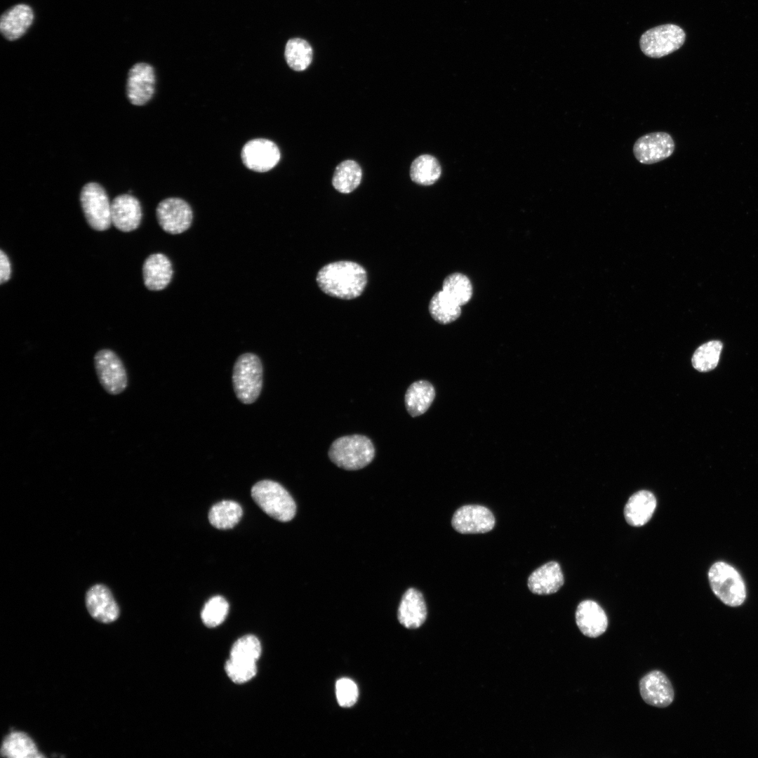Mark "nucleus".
Returning <instances> with one entry per match:
<instances>
[{
  "mask_svg": "<svg viewBox=\"0 0 758 758\" xmlns=\"http://www.w3.org/2000/svg\"><path fill=\"white\" fill-rule=\"evenodd\" d=\"M317 283L326 294L340 299L351 300L361 295L367 273L359 264L348 260L337 261L324 266L317 274Z\"/></svg>",
  "mask_w": 758,
  "mask_h": 758,
  "instance_id": "nucleus-1",
  "label": "nucleus"
},
{
  "mask_svg": "<svg viewBox=\"0 0 758 758\" xmlns=\"http://www.w3.org/2000/svg\"><path fill=\"white\" fill-rule=\"evenodd\" d=\"M328 456L338 467L346 470H357L371 463L375 456V448L371 439L364 435H347L339 437L332 443Z\"/></svg>",
  "mask_w": 758,
  "mask_h": 758,
  "instance_id": "nucleus-2",
  "label": "nucleus"
},
{
  "mask_svg": "<svg viewBox=\"0 0 758 758\" xmlns=\"http://www.w3.org/2000/svg\"><path fill=\"white\" fill-rule=\"evenodd\" d=\"M707 577L712 592L724 604L736 607L744 603L747 597L745 583L733 566L723 561H716L709 568Z\"/></svg>",
  "mask_w": 758,
  "mask_h": 758,
  "instance_id": "nucleus-3",
  "label": "nucleus"
},
{
  "mask_svg": "<svg viewBox=\"0 0 758 758\" xmlns=\"http://www.w3.org/2000/svg\"><path fill=\"white\" fill-rule=\"evenodd\" d=\"M251 496L262 511L277 521H291L295 514V501L277 482L271 480L257 482L251 488Z\"/></svg>",
  "mask_w": 758,
  "mask_h": 758,
  "instance_id": "nucleus-4",
  "label": "nucleus"
},
{
  "mask_svg": "<svg viewBox=\"0 0 758 758\" xmlns=\"http://www.w3.org/2000/svg\"><path fill=\"white\" fill-rule=\"evenodd\" d=\"M232 383L235 394L242 403L252 404L258 399L262 386V366L257 355L244 353L237 358Z\"/></svg>",
  "mask_w": 758,
  "mask_h": 758,
  "instance_id": "nucleus-5",
  "label": "nucleus"
},
{
  "mask_svg": "<svg viewBox=\"0 0 758 758\" xmlns=\"http://www.w3.org/2000/svg\"><path fill=\"white\" fill-rule=\"evenodd\" d=\"M80 202L89 226L105 231L112 225L111 202L105 190L97 182H88L81 189Z\"/></svg>",
  "mask_w": 758,
  "mask_h": 758,
  "instance_id": "nucleus-6",
  "label": "nucleus"
},
{
  "mask_svg": "<svg viewBox=\"0 0 758 758\" xmlns=\"http://www.w3.org/2000/svg\"><path fill=\"white\" fill-rule=\"evenodd\" d=\"M684 31L674 24L653 27L641 36L639 44L642 52L648 57L659 58L679 49L684 43Z\"/></svg>",
  "mask_w": 758,
  "mask_h": 758,
  "instance_id": "nucleus-7",
  "label": "nucleus"
},
{
  "mask_svg": "<svg viewBox=\"0 0 758 758\" xmlns=\"http://www.w3.org/2000/svg\"><path fill=\"white\" fill-rule=\"evenodd\" d=\"M94 366L98 380L109 394L117 395L128 386L126 367L117 354L110 349H102L94 356Z\"/></svg>",
  "mask_w": 758,
  "mask_h": 758,
  "instance_id": "nucleus-8",
  "label": "nucleus"
},
{
  "mask_svg": "<svg viewBox=\"0 0 758 758\" xmlns=\"http://www.w3.org/2000/svg\"><path fill=\"white\" fill-rule=\"evenodd\" d=\"M156 218L166 233L178 235L187 232L194 220V211L185 199L172 197L161 200L156 208Z\"/></svg>",
  "mask_w": 758,
  "mask_h": 758,
  "instance_id": "nucleus-9",
  "label": "nucleus"
},
{
  "mask_svg": "<svg viewBox=\"0 0 758 758\" xmlns=\"http://www.w3.org/2000/svg\"><path fill=\"white\" fill-rule=\"evenodd\" d=\"M495 524L496 519L492 512L480 505H466L459 507L451 519L454 530L463 534L487 533L494 528Z\"/></svg>",
  "mask_w": 758,
  "mask_h": 758,
  "instance_id": "nucleus-10",
  "label": "nucleus"
},
{
  "mask_svg": "<svg viewBox=\"0 0 758 758\" xmlns=\"http://www.w3.org/2000/svg\"><path fill=\"white\" fill-rule=\"evenodd\" d=\"M243 164L248 169L264 173L273 168L279 161L281 153L272 140L255 138L248 141L241 149Z\"/></svg>",
  "mask_w": 758,
  "mask_h": 758,
  "instance_id": "nucleus-11",
  "label": "nucleus"
},
{
  "mask_svg": "<svg viewBox=\"0 0 758 758\" xmlns=\"http://www.w3.org/2000/svg\"><path fill=\"white\" fill-rule=\"evenodd\" d=\"M674 150L672 136L665 132H654L642 135L634 142L633 154L643 164H652L670 157Z\"/></svg>",
  "mask_w": 758,
  "mask_h": 758,
  "instance_id": "nucleus-12",
  "label": "nucleus"
},
{
  "mask_svg": "<svg viewBox=\"0 0 758 758\" xmlns=\"http://www.w3.org/2000/svg\"><path fill=\"white\" fill-rule=\"evenodd\" d=\"M155 72L152 65L138 62L128 71L126 94L134 105H143L152 97L155 89Z\"/></svg>",
  "mask_w": 758,
  "mask_h": 758,
  "instance_id": "nucleus-13",
  "label": "nucleus"
},
{
  "mask_svg": "<svg viewBox=\"0 0 758 758\" xmlns=\"http://www.w3.org/2000/svg\"><path fill=\"white\" fill-rule=\"evenodd\" d=\"M142 273L143 283L147 290L161 291L170 285L173 279V265L166 254L154 253L145 258Z\"/></svg>",
  "mask_w": 758,
  "mask_h": 758,
  "instance_id": "nucleus-14",
  "label": "nucleus"
},
{
  "mask_svg": "<svg viewBox=\"0 0 758 758\" xmlns=\"http://www.w3.org/2000/svg\"><path fill=\"white\" fill-rule=\"evenodd\" d=\"M85 602L91 616L100 623H111L119 617V607L110 590L104 585L96 584L90 587Z\"/></svg>",
  "mask_w": 758,
  "mask_h": 758,
  "instance_id": "nucleus-15",
  "label": "nucleus"
},
{
  "mask_svg": "<svg viewBox=\"0 0 758 758\" xmlns=\"http://www.w3.org/2000/svg\"><path fill=\"white\" fill-rule=\"evenodd\" d=\"M639 692L646 703L657 707H667L674 697L670 681L659 670H653L640 679Z\"/></svg>",
  "mask_w": 758,
  "mask_h": 758,
  "instance_id": "nucleus-16",
  "label": "nucleus"
},
{
  "mask_svg": "<svg viewBox=\"0 0 758 758\" xmlns=\"http://www.w3.org/2000/svg\"><path fill=\"white\" fill-rule=\"evenodd\" d=\"M142 216L140 203L131 194L117 196L111 202L112 223L121 232H128L138 228Z\"/></svg>",
  "mask_w": 758,
  "mask_h": 758,
  "instance_id": "nucleus-17",
  "label": "nucleus"
},
{
  "mask_svg": "<svg viewBox=\"0 0 758 758\" xmlns=\"http://www.w3.org/2000/svg\"><path fill=\"white\" fill-rule=\"evenodd\" d=\"M576 622L580 632L591 638L601 635L608 627L605 611L599 604L590 599L582 601L578 605Z\"/></svg>",
  "mask_w": 758,
  "mask_h": 758,
  "instance_id": "nucleus-18",
  "label": "nucleus"
},
{
  "mask_svg": "<svg viewBox=\"0 0 758 758\" xmlns=\"http://www.w3.org/2000/svg\"><path fill=\"white\" fill-rule=\"evenodd\" d=\"M34 18V11L29 5H14L5 11L1 16V33L8 41L17 40L26 33Z\"/></svg>",
  "mask_w": 758,
  "mask_h": 758,
  "instance_id": "nucleus-19",
  "label": "nucleus"
},
{
  "mask_svg": "<svg viewBox=\"0 0 758 758\" xmlns=\"http://www.w3.org/2000/svg\"><path fill=\"white\" fill-rule=\"evenodd\" d=\"M564 583L559 564L549 561L533 571L528 578V587L536 594L547 595L557 592Z\"/></svg>",
  "mask_w": 758,
  "mask_h": 758,
  "instance_id": "nucleus-20",
  "label": "nucleus"
},
{
  "mask_svg": "<svg viewBox=\"0 0 758 758\" xmlns=\"http://www.w3.org/2000/svg\"><path fill=\"white\" fill-rule=\"evenodd\" d=\"M427 614V606L423 594L415 588L408 589L398 609L399 623L406 628H418L425 621Z\"/></svg>",
  "mask_w": 758,
  "mask_h": 758,
  "instance_id": "nucleus-21",
  "label": "nucleus"
},
{
  "mask_svg": "<svg viewBox=\"0 0 758 758\" xmlns=\"http://www.w3.org/2000/svg\"><path fill=\"white\" fill-rule=\"evenodd\" d=\"M656 504V498L651 491L641 490L634 493L624 507L627 523L633 526H644L651 519Z\"/></svg>",
  "mask_w": 758,
  "mask_h": 758,
  "instance_id": "nucleus-22",
  "label": "nucleus"
},
{
  "mask_svg": "<svg viewBox=\"0 0 758 758\" xmlns=\"http://www.w3.org/2000/svg\"><path fill=\"white\" fill-rule=\"evenodd\" d=\"M1 757L10 758H41L45 756L38 750L31 737L22 731H11L1 744Z\"/></svg>",
  "mask_w": 758,
  "mask_h": 758,
  "instance_id": "nucleus-23",
  "label": "nucleus"
},
{
  "mask_svg": "<svg viewBox=\"0 0 758 758\" xmlns=\"http://www.w3.org/2000/svg\"><path fill=\"white\" fill-rule=\"evenodd\" d=\"M435 397L433 385L426 380H418L412 383L405 394V406L408 413L412 417L425 413L431 406Z\"/></svg>",
  "mask_w": 758,
  "mask_h": 758,
  "instance_id": "nucleus-24",
  "label": "nucleus"
},
{
  "mask_svg": "<svg viewBox=\"0 0 758 758\" xmlns=\"http://www.w3.org/2000/svg\"><path fill=\"white\" fill-rule=\"evenodd\" d=\"M242 508L232 500H222L210 509L208 520L216 528L225 530L233 528L241 519Z\"/></svg>",
  "mask_w": 758,
  "mask_h": 758,
  "instance_id": "nucleus-25",
  "label": "nucleus"
},
{
  "mask_svg": "<svg viewBox=\"0 0 758 758\" xmlns=\"http://www.w3.org/2000/svg\"><path fill=\"white\" fill-rule=\"evenodd\" d=\"M361 177L362 171L359 165L353 160H345L336 166L332 184L339 192L347 194L359 185Z\"/></svg>",
  "mask_w": 758,
  "mask_h": 758,
  "instance_id": "nucleus-26",
  "label": "nucleus"
},
{
  "mask_svg": "<svg viewBox=\"0 0 758 758\" xmlns=\"http://www.w3.org/2000/svg\"><path fill=\"white\" fill-rule=\"evenodd\" d=\"M441 173L438 160L430 154H423L415 159L410 168L411 180L421 185H431L436 182Z\"/></svg>",
  "mask_w": 758,
  "mask_h": 758,
  "instance_id": "nucleus-27",
  "label": "nucleus"
},
{
  "mask_svg": "<svg viewBox=\"0 0 758 758\" xmlns=\"http://www.w3.org/2000/svg\"><path fill=\"white\" fill-rule=\"evenodd\" d=\"M429 312L436 321L441 324H447L460 317L461 306L441 290L437 292L431 298Z\"/></svg>",
  "mask_w": 758,
  "mask_h": 758,
  "instance_id": "nucleus-28",
  "label": "nucleus"
},
{
  "mask_svg": "<svg viewBox=\"0 0 758 758\" xmlns=\"http://www.w3.org/2000/svg\"><path fill=\"white\" fill-rule=\"evenodd\" d=\"M284 55L292 69L301 72L306 69L312 60V48L304 39H291L286 43Z\"/></svg>",
  "mask_w": 758,
  "mask_h": 758,
  "instance_id": "nucleus-29",
  "label": "nucleus"
},
{
  "mask_svg": "<svg viewBox=\"0 0 758 758\" xmlns=\"http://www.w3.org/2000/svg\"><path fill=\"white\" fill-rule=\"evenodd\" d=\"M442 291L462 306L470 300L472 295V285L466 275L454 272L444 279Z\"/></svg>",
  "mask_w": 758,
  "mask_h": 758,
  "instance_id": "nucleus-30",
  "label": "nucleus"
},
{
  "mask_svg": "<svg viewBox=\"0 0 758 758\" xmlns=\"http://www.w3.org/2000/svg\"><path fill=\"white\" fill-rule=\"evenodd\" d=\"M722 347L719 340H711L698 347L691 359L693 368L700 372L714 369L718 364Z\"/></svg>",
  "mask_w": 758,
  "mask_h": 758,
  "instance_id": "nucleus-31",
  "label": "nucleus"
},
{
  "mask_svg": "<svg viewBox=\"0 0 758 758\" xmlns=\"http://www.w3.org/2000/svg\"><path fill=\"white\" fill-rule=\"evenodd\" d=\"M261 654V644L258 639L251 634L239 638L233 644L230 658L256 662Z\"/></svg>",
  "mask_w": 758,
  "mask_h": 758,
  "instance_id": "nucleus-32",
  "label": "nucleus"
},
{
  "mask_svg": "<svg viewBox=\"0 0 758 758\" xmlns=\"http://www.w3.org/2000/svg\"><path fill=\"white\" fill-rule=\"evenodd\" d=\"M229 611V604L221 596L211 598L201 611V620L208 627H214L221 624Z\"/></svg>",
  "mask_w": 758,
  "mask_h": 758,
  "instance_id": "nucleus-33",
  "label": "nucleus"
},
{
  "mask_svg": "<svg viewBox=\"0 0 758 758\" xmlns=\"http://www.w3.org/2000/svg\"><path fill=\"white\" fill-rule=\"evenodd\" d=\"M225 670L230 679L236 684H243L251 679L257 673L256 662L230 658Z\"/></svg>",
  "mask_w": 758,
  "mask_h": 758,
  "instance_id": "nucleus-34",
  "label": "nucleus"
},
{
  "mask_svg": "<svg viewBox=\"0 0 758 758\" xmlns=\"http://www.w3.org/2000/svg\"><path fill=\"white\" fill-rule=\"evenodd\" d=\"M335 695L341 707H349L357 702L359 690L354 681L349 678H341L336 681Z\"/></svg>",
  "mask_w": 758,
  "mask_h": 758,
  "instance_id": "nucleus-35",
  "label": "nucleus"
},
{
  "mask_svg": "<svg viewBox=\"0 0 758 758\" xmlns=\"http://www.w3.org/2000/svg\"><path fill=\"white\" fill-rule=\"evenodd\" d=\"M11 267L8 255L2 250L0 251V283L6 282L11 277Z\"/></svg>",
  "mask_w": 758,
  "mask_h": 758,
  "instance_id": "nucleus-36",
  "label": "nucleus"
}]
</instances>
